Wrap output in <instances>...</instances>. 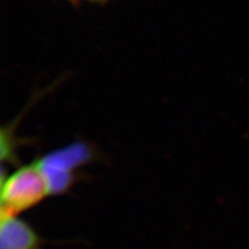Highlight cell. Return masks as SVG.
I'll use <instances>...</instances> for the list:
<instances>
[{
	"instance_id": "3957f363",
	"label": "cell",
	"mask_w": 249,
	"mask_h": 249,
	"mask_svg": "<svg viewBox=\"0 0 249 249\" xmlns=\"http://www.w3.org/2000/svg\"><path fill=\"white\" fill-rule=\"evenodd\" d=\"M42 239L17 215L1 213L0 249H41Z\"/></svg>"
},
{
	"instance_id": "6da1fadb",
	"label": "cell",
	"mask_w": 249,
	"mask_h": 249,
	"mask_svg": "<svg viewBox=\"0 0 249 249\" xmlns=\"http://www.w3.org/2000/svg\"><path fill=\"white\" fill-rule=\"evenodd\" d=\"M94 156V151L87 143L74 142L36 160L49 195L66 193L74 185L77 172L93 160Z\"/></svg>"
},
{
	"instance_id": "7a4b0ae2",
	"label": "cell",
	"mask_w": 249,
	"mask_h": 249,
	"mask_svg": "<svg viewBox=\"0 0 249 249\" xmlns=\"http://www.w3.org/2000/svg\"><path fill=\"white\" fill-rule=\"evenodd\" d=\"M45 178L37 161L23 165L1 179V213L17 215L48 196Z\"/></svg>"
}]
</instances>
